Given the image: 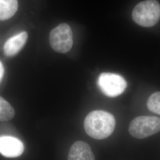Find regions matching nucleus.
I'll return each instance as SVG.
<instances>
[{
	"label": "nucleus",
	"instance_id": "f257e3e1",
	"mask_svg": "<svg viewBox=\"0 0 160 160\" xmlns=\"http://www.w3.org/2000/svg\"><path fill=\"white\" fill-rule=\"evenodd\" d=\"M116 120L113 114L103 110H94L86 116L84 123L86 133L96 139H103L113 132Z\"/></svg>",
	"mask_w": 160,
	"mask_h": 160
},
{
	"label": "nucleus",
	"instance_id": "f03ea898",
	"mask_svg": "<svg viewBox=\"0 0 160 160\" xmlns=\"http://www.w3.org/2000/svg\"><path fill=\"white\" fill-rule=\"evenodd\" d=\"M134 22L142 27H152L160 18V5L155 0H147L139 3L132 12Z\"/></svg>",
	"mask_w": 160,
	"mask_h": 160
},
{
	"label": "nucleus",
	"instance_id": "7ed1b4c3",
	"mask_svg": "<svg viewBox=\"0 0 160 160\" xmlns=\"http://www.w3.org/2000/svg\"><path fill=\"white\" fill-rule=\"evenodd\" d=\"M160 131V118L155 116H139L132 121L129 132L132 137L143 139Z\"/></svg>",
	"mask_w": 160,
	"mask_h": 160
},
{
	"label": "nucleus",
	"instance_id": "20e7f679",
	"mask_svg": "<svg viewBox=\"0 0 160 160\" xmlns=\"http://www.w3.org/2000/svg\"><path fill=\"white\" fill-rule=\"evenodd\" d=\"M49 41L55 51L65 53L71 50L73 45V34L71 27L67 23H61L52 29Z\"/></svg>",
	"mask_w": 160,
	"mask_h": 160
},
{
	"label": "nucleus",
	"instance_id": "39448f33",
	"mask_svg": "<svg viewBox=\"0 0 160 160\" xmlns=\"http://www.w3.org/2000/svg\"><path fill=\"white\" fill-rule=\"evenodd\" d=\"M97 84L103 94L110 97H117L122 94L127 86L123 77L111 72H103L100 75Z\"/></svg>",
	"mask_w": 160,
	"mask_h": 160
},
{
	"label": "nucleus",
	"instance_id": "423d86ee",
	"mask_svg": "<svg viewBox=\"0 0 160 160\" xmlns=\"http://www.w3.org/2000/svg\"><path fill=\"white\" fill-rule=\"evenodd\" d=\"M24 145L20 140L10 136L0 137V153L8 158H15L23 154Z\"/></svg>",
	"mask_w": 160,
	"mask_h": 160
},
{
	"label": "nucleus",
	"instance_id": "0eeeda50",
	"mask_svg": "<svg viewBox=\"0 0 160 160\" xmlns=\"http://www.w3.org/2000/svg\"><path fill=\"white\" fill-rule=\"evenodd\" d=\"M68 160H95V157L88 143L78 141L71 146Z\"/></svg>",
	"mask_w": 160,
	"mask_h": 160
},
{
	"label": "nucleus",
	"instance_id": "6e6552de",
	"mask_svg": "<svg viewBox=\"0 0 160 160\" xmlns=\"http://www.w3.org/2000/svg\"><path fill=\"white\" fill-rule=\"evenodd\" d=\"M28 33L22 32L9 38L4 46V51L7 57H13L20 51L28 40Z\"/></svg>",
	"mask_w": 160,
	"mask_h": 160
},
{
	"label": "nucleus",
	"instance_id": "1a4fd4ad",
	"mask_svg": "<svg viewBox=\"0 0 160 160\" xmlns=\"http://www.w3.org/2000/svg\"><path fill=\"white\" fill-rule=\"evenodd\" d=\"M17 0H0V20H6L17 12Z\"/></svg>",
	"mask_w": 160,
	"mask_h": 160
},
{
	"label": "nucleus",
	"instance_id": "9d476101",
	"mask_svg": "<svg viewBox=\"0 0 160 160\" xmlns=\"http://www.w3.org/2000/svg\"><path fill=\"white\" fill-rule=\"evenodd\" d=\"M15 116V110L12 105L2 97H0V122L12 119Z\"/></svg>",
	"mask_w": 160,
	"mask_h": 160
},
{
	"label": "nucleus",
	"instance_id": "9b49d317",
	"mask_svg": "<svg viewBox=\"0 0 160 160\" xmlns=\"http://www.w3.org/2000/svg\"><path fill=\"white\" fill-rule=\"evenodd\" d=\"M147 106L151 112L160 114V92H155L149 97Z\"/></svg>",
	"mask_w": 160,
	"mask_h": 160
},
{
	"label": "nucleus",
	"instance_id": "f8f14e48",
	"mask_svg": "<svg viewBox=\"0 0 160 160\" xmlns=\"http://www.w3.org/2000/svg\"><path fill=\"white\" fill-rule=\"evenodd\" d=\"M4 73V66L2 65V62L0 61V82L1 81V80L3 78V75Z\"/></svg>",
	"mask_w": 160,
	"mask_h": 160
}]
</instances>
